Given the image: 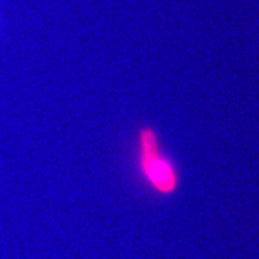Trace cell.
Returning a JSON list of instances; mask_svg holds the SVG:
<instances>
[{
	"label": "cell",
	"instance_id": "obj_1",
	"mask_svg": "<svg viewBox=\"0 0 259 259\" xmlns=\"http://www.w3.org/2000/svg\"><path fill=\"white\" fill-rule=\"evenodd\" d=\"M136 166L143 183L158 196H170L180 185L177 164L162 147L156 128L143 125L136 132Z\"/></svg>",
	"mask_w": 259,
	"mask_h": 259
}]
</instances>
